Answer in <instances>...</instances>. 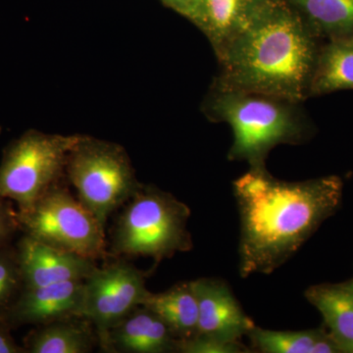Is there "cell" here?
Wrapping results in <instances>:
<instances>
[{
  "label": "cell",
  "mask_w": 353,
  "mask_h": 353,
  "mask_svg": "<svg viewBox=\"0 0 353 353\" xmlns=\"http://www.w3.org/2000/svg\"><path fill=\"white\" fill-rule=\"evenodd\" d=\"M24 289L85 280L97 268L94 259L24 236L16 245Z\"/></svg>",
  "instance_id": "obj_9"
},
{
  "label": "cell",
  "mask_w": 353,
  "mask_h": 353,
  "mask_svg": "<svg viewBox=\"0 0 353 353\" xmlns=\"http://www.w3.org/2000/svg\"><path fill=\"white\" fill-rule=\"evenodd\" d=\"M304 296L321 313L341 352L353 353V292L347 282L312 285Z\"/></svg>",
  "instance_id": "obj_15"
},
{
  "label": "cell",
  "mask_w": 353,
  "mask_h": 353,
  "mask_svg": "<svg viewBox=\"0 0 353 353\" xmlns=\"http://www.w3.org/2000/svg\"><path fill=\"white\" fill-rule=\"evenodd\" d=\"M299 102L274 95L211 85L201 104L211 122L226 123L233 132L230 161L265 167L269 153L281 145H301L313 127Z\"/></svg>",
  "instance_id": "obj_3"
},
{
  "label": "cell",
  "mask_w": 353,
  "mask_h": 353,
  "mask_svg": "<svg viewBox=\"0 0 353 353\" xmlns=\"http://www.w3.org/2000/svg\"><path fill=\"white\" fill-rule=\"evenodd\" d=\"M143 305L163 320L176 340H188L197 334L199 303L192 282L180 283L163 292H150Z\"/></svg>",
  "instance_id": "obj_17"
},
{
  "label": "cell",
  "mask_w": 353,
  "mask_h": 353,
  "mask_svg": "<svg viewBox=\"0 0 353 353\" xmlns=\"http://www.w3.org/2000/svg\"><path fill=\"white\" fill-rule=\"evenodd\" d=\"M145 274L122 257L97 269L85 280L83 317L101 338L150 294Z\"/></svg>",
  "instance_id": "obj_8"
},
{
  "label": "cell",
  "mask_w": 353,
  "mask_h": 353,
  "mask_svg": "<svg viewBox=\"0 0 353 353\" xmlns=\"http://www.w3.org/2000/svg\"><path fill=\"white\" fill-rule=\"evenodd\" d=\"M83 287L85 280L23 290L3 323L14 329L24 325L41 326L67 318L83 317Z\"/></svg>",
  "instance_id": "obj_11"
},
{
  "label": "cell",
  "mask_w": 353,
  "mask_h": 353,
  "mask_svg": "<svg viewBox=\"0 0 353 353\" xmlns=\"http://www.w3.org/2000/svg\"><path fill=\"white\" fill-rule=\"evenodd\" d=\"M347 284L348 287H350V289L352 290V292H353V279H352V280L347 281Z\"/></svg>",
  "instance_id": "obj_25"
},
{
  "label": "cell",
  "mask_w": 353,
  "mask_h": 353,
  "mask_svg": "<svg viewBox=\"0 0 353 353\" xmlns=\"http://www.w3.org/2000/svg\"><path fill=\"white\" fill-rule=\"evenodd\" d=\"M353 90V34L323 41L309 97Z\"/></svg>",
  "instance_id": "obj_16"
},
{
  "label": "cell",
  "mask_w": 353,
  "mask_h": 353,
  "mask_svg": "<svg viewBox=\"0 0 353 353\" xmlns=\"http://www.w3.org/2000/svg\"><path fill=\"white\" fill-rule=\"evenodd\" d=\"M99 345L109 353H167L176 352L178 340L159 316L139 305L99 338Z\"/></svg>",
  "instance_id": "obj_12"
},
{
  "label": "cell",
  "mask_w": 353,
  "mask_h": 353,
  "mask_svg": "<svg viewBox=\"0 0 353 353\" xmlns=\"http://www.w3.org/2000/svg\"><path fill=\"white\" fill-rule=\"evenodd\" d=\"M65 174L79 201L103 228L141 185L122 145L83 134L69 153Z\"/></svg>",
  "instance_id": "obj_5"
},
{
  "label": "cell",
  "mask_w": 353,
  "mask_h": 353,
  "mask_svg": "<svg viewBox=\"0 0 353 353\" xmlns=\"http://www.w3.org/2000/svg\"><path fill=\"white\" fill-rule=\"evenodd\" d=\"M245 350L241 343H226L201 334L178 341L176 345V352L182 353H239L245 352Z\"/></svg>",
  "instance_id": "obj_21"
},
{
  "label": "cell",
  "mask_w": 353,
  "mask_h": 353,
  "mask_svg": "<svg viewBox=\"0 0 353 353\" xmlns=\"http://www.w3.org/2000/svg\"><path fill=\"white\" fill-rule=\"evenodd\" d=\"M189 206L155 185H143L116 221L111 252L115 256L152 257L159 263L192 248Z\"/></svg>",
  "instance_id": "obj_4"
},
{
  "label": "cell",
  "mask_w": 353,
  "mask_h": 353,
  "mask_svg": "<svg viewBox=\"0 0 353 353\" xmlns=\"http://www.w3.org/2000/svg\"><path fill=\"white\" fill-rule=\"evenodd\" d=\"M24 289L17 250L12 245L0 250V322Z\"/></svg>",
  "instance_id": "obj_20"
},
{
  "label": "cell",
  "mask_w": 353,
  "mask_h": 353,
  "mask_svg": "<svg viewBox=\"0 0 353 353\" xmlns=\"http://www.w3.org/2000/svg\"><path fill=\"white\" fill-rule=\"evenodd\" d=\"M80 134L29 130L6 146L0 163V197L32 208L65 174L67 159Z\"/></svg>",
  "instance_id": "obj_6"
},
{
  "label": "cell",
  "mask_w": 353,
  "mask_h": 353,
  "mask_svg": "<svg viewBox=\"0 0 353 353\" xmlns=\"http://www.w3.org/2000/svg\"><path fill=\"white\" fill-rule=\"evenodd\" d=\"M199 303L196 334L226 343H240L255 327L226 283L218 279L192 281Z\"/></svg>",
  "instance_id": "obj_10"
},
{
  "label": "cell",
  "mask_w": 353,
  "mask_h": 353,
  "mask_svg": "<svg viewBox=\"0 0 353 353\" xmlns=\"http://www.w3.org/2000/svg\"><path fill=\"white\" fill-rule=\"evenodd\" d=\"M281 0H197L194 25L214 53L245 31Z\"/></svg>",
  "instance_id": "obj_13"
},
{
  "label": "cell",
  "mask_w": 353,
  "mask_h": 353,
  "mask_svg": "<svg viewBox=\"0 0 353 353\" xmlns=\"http://www.w3.org/2000/svg\"><path fill=\"white\" fill-rule=\"evenodd\" d=\"M165 6L194 24L196 16L197 0H160Z\"/></svg>",
  "instance_id": "obj_23"
},
{
  "label": "cell",
  "mask_w": 353,
  "mask_h": 353,
  "mask_svg": "<svg viewBox=\"0 0 353 353\" xmlns=\"http://www.w3.org/2000/svg\"><path fill=\"white\" fill-rule=\"evenodd\" d=\"M99 343L94 325L85 317L41 325L24 339L27 353H88Z\"/></svg>",
  "instance_id": "obj_14"
},
{
  "label": "cell",
  "mask_w": 353,
  "mask_h": 353,
  "mask_svg": "<svg viewBox=\"0 0 353 353\" xmlns=\"http://www.w3.org/2000/svg\"><path fill=\"white\" fill-rule=\"evenodd\" d=\"M10 327L0 322V353H27L11 336Z\"/></svg>",
  "instance_id": "obj_24"
},
{
  "label": "cell",
  "mask_w": 353,
  "mask_h": 353,
  "mask_svg": "<svg viewBox=\"0 0 353 353\" xmlns=\"http://www.w3.org/2000/svg\"><path fill=\"white\" fill-rule=\"evenodd\" d=\"M324 329L273 331L255 326L248 334L253 348L263 353H315Z\"/></svg>",
  "instance_id": "obj_19"
},
{
  "label": "cell",
  "mask_w": 353,
  "mask_h": 353,
  "mask_svg": "<svg viewBox=\"0 0 353 353\" xmlns=\"http://www.w3.org/2000/svg\"><path fill=\"white\" fill-rule=\"evenodd\" d=\"M21 232L90 259L106 256L104 228L61 183L51 187L31 208L18 211Z\"/></svg>",
  "instance_id": "obj_7"
},
{
  "label": "cell",
  "mask_w": 353,
  "mask_h": 353,
  "mask_svg": "<svg viewBox=\"0 0 353 353\" xmlns=\"http://www.w3.org/2000/svg\"><path fill=\"white\" fill-rule=\"evenodd\" d=\"M323 41L283 0L215 53L211 85L303 103Z\"/></svg>",
  "instance_id": "obj_2"
},
{
  "label": "cell",
  "mask_w": 353,
  "mask_h": 353,
  "mask_svg": "<svg viewBox=\"0 0 353 353\" xmlns=\"http://www.w3.org/2000/svg\"><path fill=\"white\" fill-rule=\"evenodd\" d=\"M234 194L241 219V278L271 274L299 252L343 199L339 176L287 182L255 167L236 179Z\"/></svg>",
  "instance_id": "obj_1"
},
{
  "label": "cell",
  "mask_w": 353,
  "mask_h": 353,
  "mask_svg": "<svg viewBox=\"0 0 353 353\" xmlns=\"http://www.w3.org/2000/svg\"><path fill=\"white\" fill-rule=\"evenodd\" d=\"M18 232H21L18 210L12 201L0 197V250L11 245Z\"/></svg>",
  "instance_id": "obj_22"
},
{
  "label": "cell",
  "mask_w": 353,
  "mask_h": 353,
  "mask_svg": "<svg viewBox=\"0 0 353 353\" xmlns=\"http://www.w3.org/2000/svg\"><path fill=\"white\" fill-rule=\"evenodd\" d=\"M322 41L353 34V0H283Z\"/></svg>",
  "instance_id": "obj_18"
}]
</instances>
